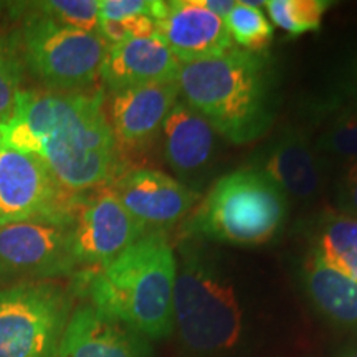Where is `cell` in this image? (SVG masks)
I'll return each instance as SVG.
<instances>
[{
	"mask_svg": "<svg viewBox=\"0 0 357 357\" xmlns=\"http://www.w3.org/2000/svg\"><path fill=\"white\" fill-rule=\"evenodd\" d=\"M0 141L42 159L71 194L100 189L121 174L102 91L24 89L0 123Z\"/></svg>",
	"mask_w": 357,
	"mask_h": 357,
	"instance_id": "obj_1",
	"label": "cell"
},
{
	"mask_svg": "<svg viewBox=\"0 0 357 357\" xmlns=\"http://www.w3.org/2000/svg\"><path fill=\"white\" fill-rule=\"evenodd\" d=\"M178 96L234 144L261 137L275 121V77L268 58L231 48L220 56L182 63Z\"/></svg>",
	"mask_w": 357,
	"mask_h": 357,
	"instance_id": "obj_2",
	"label": "cell"
},
{
	"mask_svg": "<svg viewBox=\"0 0 357 357\" xmlns=\"http://www.w3.org/2000/svg\"><path fill=\"white\" fill-rule=\"evenodd\" d=\"M177 258L164 231H147L106 265L79 280L89 305L146 339H162L174 328Z\"/></svg>",
	"mask_w": 357,
	"mask_h": 357,
	"instance_id": "obj_3",
	"label": "cell"
},
{
	"mask_svg": "<svg viewBox=\"0 0 357 357\" xmlns=\"http://www.w3.org/2000/svg\"><path fill=\"white\" fill-rule=\"evenodd\" d=\"M288 199L260 169L247 167L218 178L187 218L184 236L231 245H261L278 234Z\"/></svg>",
	"mask_w": 357,
	"mask_h": 357,
	"instance_id": "obj_4",
	"label": "cell"
},
{
	"mask_svg": "<svg viewBox=\"0 0 357 357\" xmlns=\"http://www.w3.org/2000/svg\"><path fill=\"white\" fill-rule=\"evenodd\" d=\"M174 283V324L182 342L200 354L227 351L242 334L236 294L200 243H181Z\"/></svg>",
	"mask_w": 357,
	"mask_h": 357,
	"instance_id": "obj_5",
	"label": "cell"
},
{
	"mask_svg": "<svg viewBox=\"0 0 357 357\" xmlns=\"http://www.w3.org/2000/svg\"><path fill=\"white\" fill-rule=\"evenodd\" d=\"M22 70L48 91H84L100 77L109 43L89 33L37 15L24 20L10 40Z\"/></svg>",
	"mask_w": 357,
	"mask_h": 357,
	"instance_id": "obj_6",
	"label": "cell"
},
{
	"mask_svg": "<svg viewBox=\"0 0 357 357\" xmlns=\"http://www.w3.org/2000/svg\"><path fill=\"white\" fill-rule=\"evenodd\" d=\"M70 298L48 281L0 289V357H56Z\"/></svg>",
	"mask_w": 357,
	"mask_h": 357,
	"instance_id": "obj_7",
	"label": "cell"
},
{
	"mask_svg": "<svg viewBox=\"0 0 357 357\" xmlns=\"http://www.w3.org/2000/svg\"><path fill=\"white\" fill-rule=\"evenodd\" d=\"M77 199L42 159L0 141V227L35 218L70 223Z\"/></svg>",
	"mask_w": 357,
	"mask_h": 357,
	"instance_id": "obj_8",
	"label": "cell"
},
{
	"mask_svg": "<svg viewBox=\"0 0 357 357\" xmlns=\"http://www.w3.org/2000/svg\"><path fill=\"white\" fill-rule=\"evenodd\" d=\"M147 234L108 185L95 194H78L70 222L71 253L77 266L98 268L118 258Z\"/></svg>",
	"mask_w": 357,
	"mask_h": 357,
	"instance_id": "obj_9",
	"label": "cell"
},
{
	"mask_svg": "<svg viewBox=\"0 0 357 357\" xmlns=\"http://www.w3.org/2000/svg\"><path fill=\"white\" fill-rule=\"evenodd\" d=\"M75 268L68 222L35 218L0 227L2 276L45 280L70 275Z\"/></svg>",
	"mask_w": 357,
	"mask_h": 357,
	"instance_id": "obj_10",
	"label": "cell"
},
{
	"mask_svg": "<svg viewBox=\"0 0 357 357\" xmlns=\"http://www.w3.org/2000/svg\"><path fill=\"white\" fill-rule=\"evenodd\" d=\"M108 187L147 231L171 229L194 211L200 199L199 192L155 169L121 172Z\"/></svg>",
	"mask_w": 357,
	"mask_h": 357,
	"instance_id": "obj_11",
	"label": "cell"
},
{
	"mask_svg": "<svg viewBox=\"0 0 357 357\" xmlns=\"http://www.w3.org/2000/svg\"><path fill=\"white\" fill-rule=\"evenodd\" d=\"M154 20V35L181 63L220 56L235 45L222 17L208 10L202 0H158Z\"/></svg>",
	"mask_w": 357,
	"mask_h": 357,
	"instance_id": "obj_12",
	"label": "cell"
},
{
	"mask_svg": "<svg viewBox=\"0 0 357 357\" xmlns=\"http://www.w3.org/2000/svg\"><path fill=\"white\" fill-rule=\"evenodd\" d=\"M56 357H151L146 337L84 303L70 314Z\"/></svg>",
	"mask_w": 357,
	"mask_h": 357,
	"instance_id": "obj_13",
	"label": "cell"
},
{
	"mask_svg": "<svg viewBox=\"0 0 357 357\" xmlns=\"http://www.w3.org/2000/svg\"><path fill=\"white\" fill-rule=\"evenodd\" d=\"M177 83H154L124 89L111 98L109 124L118 147L139 149L154 141L174 105Z\"/></svg>",
	"mask_w": 357,
	"mask_h": 357,
	"instance_id": "obj_14",
	"label": "cell"
},
{
	"mask_svg": "<svg viewBox=\"0 0 357 357\" xmlns=\"http://www.w3.org/2000/svg\"><path fill=\"white\" fill-rule=\"evenodd\" d=\"M181 61L155 35L109 45L100 78L114 93L154 83L177 82Z\"/></svg>",
	"mask_w": 357,
	"mask_h": 357,
	"instance_id": "obj_15",
	"label": "cell"
},
{
	"mask_svg": "<svg viewBox=\"0 0 357 357\" xmlns=\"http://www.w3.org/2000/svg\"><path fill=\"white\" fill-rule=\"evenodd\" d=\"M169 167L182 178L202 174L215 154V129L184 100H178L160 129Z\"/></svg>",
	"mask_w": 357,
	"mask_h": 357,
	"instance_id": "obj_16",
	"label": "cell"
},
{
	"mask_svg": "<svg viewBox=\"0 0 357 357\" xmlns=\"http://www.w3.org/2000/svg\"><path fill=\"white\" fill-rule=\"evenodd\" d=\"M321 164L300 131H287L263 154L260 171L284 195L307 200L319 192Z\"/></svg>",
	"mask_w": 357,
	"mask_h": 357,
	"instance_id": "obj_17",
	"label": "cell"
},
{
	"mask_svg": "<svg viewBox=\"0 0 357 357\" xmlns=\"http://www.w3.org/2000/svg\"><path fill=\"white\" fill-rule=\"evenodd\" d=\"M311 301L334 324L357 329V280L339 273L318 257H310L303 268Z\"/></svg>",
	"mask_w": 357,
	"mask_h": 357,
	"instance_id": "obj_18",
	"label": "cell"
},
{
	"mask_svg": "<svg viewBox=\"0 0 357 357\" xmlns=\"http://www.w3.org/2000/svg\"><path fill=\"white\" fill-rule=\"evenodd\" d=\"M311 253L339 273L357 280V218L329 212L318 218L311 234Z\"/></svg>",
	"mask_w": 357,
	"mask_h": 357,
	"instance_id": "obj_19",
	"label": "cell"
},
{
	"mask_svg": "<svg viewBox=\"0 0 357 357\" xmlns=\"http://www.w3.org/2000/svg\"><path fill=\"white\" fill-rule=\"evenodd\" d=\"M333 2L328 0H270L265 8L270 13L273 24L289 35L316 32L321 29L324 13Z\"/></svg>",
	"mask_w": 357,
	"mask_h": 357,
	"instance_id": "obj_20",
	"label": "cell"
},
{
	"mask_svg": "<svg viewBox=\"0 0 357 357\" xmlns=\"http://www.w3.org/2000/svg\"><path fill=\"white\" fill-rule=\"evenodd\" d=\"M234 43L242 50L258 53L273 40V26L258 7L248 2H235V6L223 19Z\"/></svg>",
	"mask_w": 357,
	"mask_h": 357,
	"instance_id": "obj_21",
	"label": "cell"
},
{
	"mask_svg": "<svg viewBox=\"0 0 357 357\" xmlns=\"http://www.w3.org/2000/svg\"><path fill=\"white\" fill-rule=\"evenodd\" d=\"M37 15L56 24L100 33V0H47L30 3Z\"/></svg>",
	"mask_w": 357,
	"mask_h": 357,
	"instance_id": "obj_22",
	"label": "cell"
},
{
	"mask_svg": "<svg viewBox=\"0 0 357 357\" xmlns=\"http://www.w3.org/2000/svg\"><path fill=\"white\" fill-rule=\"evenodd\" d=\"M22 65L8 40L0 37V123L15 111L22 95Z\"/></svg>",
	"mask_w": 357,
	"mask_h": 357,
	"instance_id": "obj_23",
	"label": "cell"
},
{
	"mask_svg": "<svg viewBox=\"0 0 357 357\" xmlns=\"http://www.w3.org/2000/svg\"><path fill=\"white\" fill-rule=\"evenodd\" d=\"M334 123L319 137L318 149L336 158L357 160V119L347 111H334Z\"/></svg>",
	"mask_w": 357,
	"mask_h": 357,
	"instance_id": "obj_24",
	"label": "cell"
},
{
	"mask_svg": "<svg viewBox=\"0 0 357 357\" xmlns=\"http://www.w3.org/2000/svg\"><path fill=\"white\" fill-rule=\"evenodd\" d=\"M323 106L329 113L344 108H357V52L344 61L337 73L334 91Z\"/></svg>",
	"mask_w": 357,
	"mask_h": 357,
	"instance_id": "obj_25",
	"label": "cell"
},
{
	"mask_svg": "<svg viewBox=\"0 0 357 357\" xmlns=\"http://www.w3.org/2000/svg\"><path fill=\"white\" fill-rule=\"evenodd\" d=\"M158 0H100V22H116L136 15L154 19Z\"/></svg>",
	"mask_w": 357,
	"mask_h": 357,
	"instance_id": "obj_26",
	"label": "cell"
},
{
	"mask_svg": "<svg viewBox=\"0 0 357 357\" xmlns=\"http://www.w3.org/2000/svg\"><path fill=\"white\" fill-rule=\"evenodd\" d=\"M337 207L344 215L357 218V160L349 164L339 181Z\"/></svg>",
	"mask_w": 357,
	"mask_h": 357,
	"instance_id": "obj_27",
	"label": "cell"
},
{
	"mask_svg": "<svg viewBox=\"0 0 357 357\" xmlns=\"http://www.w3.org/2000/svg\"><path fill=\"white\" fill-rule=\"evenodd\" d=\"M202 3L208 10H212L218 17H222V19H225L235 6V2H229V0H202Z\"/></svg>",
	"mask_w": 357,
	"mask_h": 357,
	"instance_id": "obj_28",
	"label": "cell"
},
{
	"mask_svg": "<svg viewBox=\"0 0 357 357\" xmlns=\"http://www.w3.org/2000/svg\"><path fill=\"white\" fill-rule=\"evenodd\" d=\"M342 357H357V344H356V346H352V347H351V349H349V351H347V352H346V354H344V356H342Z\"/></svg>",
	"mask_w": 357,
	"mask_h": 357,
	"instance_id": "obj_29",
	"label": "cell"
},
{
	"mask_svg": "<svg viewBox=\"0 0 357 357\" xmlns=\"http://www.w3.org/2000/svg\"><path fill=\"white\" fill-rule=\"evenodd\" d=\"M337 111H347V113L352 114L357 119V108H344V109H337Z\"/></svg>",
	"mask_w": 357,
	"mask_h": 357,
	"instance_id": "obj_30",
	"label": "cell"
}]
</instances>
